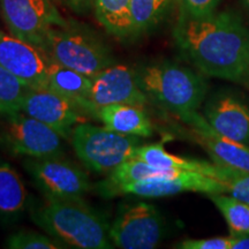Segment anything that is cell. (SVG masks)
I'll list each match as a JSON object with an SVG mask.
<instances>
[{
    "label": "cell",
    "instance_id": "e0dca14e",
    "mask_svg": "<svg viewBox=\"0 0 249 249\" xmlns=\"http://www.w3.org/2000/svg\"><path fill=\"white\" fill-rule=\"evenodd\" d=\"M97 119L107 128L124 135L149 138L154 132L150 118L142 105H108L98 111Z\"/></svg>",
    "mask_w": 249,
    "mask_h": 249
},
{
    "label": "cell",
    "instance_id": "ba28073f",
    "mask_svg": "<svg viewBox=\"0 0 249 249\" xmlns=\"http://www.w3.org/2000/svg\"><path fill=\"white\" fill-rule=\"evenodd\" d=\"M0 11L12 35L40 49L51 28L68 26L52 0H0Z\"/></svg>",
    "mask_w": 249,
    "mask_h": 249
},
{
    "label": "cell",
    "instance_id": "9c48e42d",
    "mask_svg": "<svg viewBox=\"0 0 249 249\" xmlns=\"http://www.w3.org/2000/svg\"><path fill=\"white\" fill-rule=\"evenodd\" d=\"M24 166L44 196L79 200L91 188L88 174L61 156L30 158Z\"/></svg>",
    "mask_w": 249,
    "mask_h": 249
},
{
    "label": "cell",
    "instance_id": "ac0fdd59",
    "mask_svg": "<svg viewBox=\"0 0 249 249\" xmlns=\"http://www.w3.org/2000/svg\"><path fill=\"white\" fill-rule=\"evenodd\" d=\"M135 157L156 167L197 172L220 180L219 165L172 155L165 150L164 144L161 142L155 143V144H141L136 150Z\"/></svg>",
    "mask_w": 249,
    "mask_h": 249
},
{
    "label": "cell",
    "instance_id": "7c38bea8",
    "mask_svg": "<svg viewBox=\"0 0 249 249\" xmlns=\"http://www.w3.org/2000/svg\"><path fill=\"white\" fill-rule=\"evenodd\" d=\"M20 111L48 124L64 140H70L76 124L87 121L86 113L76 105L44 88L28 89Z\"/></svg>",
    "mask_w": 249,
    "mask_h": 249
},
{
    "label": "cell",
    "instance_id": "cb8c5ba5",
    "mask_svg": "<svg viewBox=\"0 0 249 249\" xmlns=\"http://www.w3.org/2000/svg\"><path fill=\"white\" fill-rule=\"evenodd\" d=\"M11 249H60L66 248L55 239L34 231H20L12 234L6 241Z\"/></svg>",
    "mask_w": 249,
    "mask_h": 249
},
{
    "label": "cell",
    "instance_id": "6da1fadb",
    "mask_svg": "<svg viewBox=\"0 0 249 249\" xmlns=\"http://www.w3.org/2000/svg\"><path fill=\"white\" fill-rule=\"evenodd\" d=\"M174 38L201 74L249 87V29L235 13L193 18L180 12Z\"/></svg>",
    "mask_w": 249,
    "mask_h": 249
},
{
    "label": "cell",
    "instance_id": "83f0119b",
    "mask_svg": "<svg viewBox=\"0 0 249 249\" xmlns=\"http://www.w3.org/2000/svg\"><path fill=\"white\" fill-rule=\"evenodd\" d=\"M58 1H60L62 5L67 6L68 8L73 9L77 13H82L91 6L93 0H58Z\"/></svg>",
    "mask_w": 249,
    "mask_h": 249
},
{
    "label": "cell",
    "instance_id": "4fadbf2b",
    "mask_svg": "<svg viewBox=\"0 0 249 249\" xmlns=\"http://www.w3.org/2000/svg\"><path fill=\"white\" fill-rule=\"evenodd\" d=\"M52 59L43 49L0 30V65L29 88H43Z\"/></svg>",
    "mask_w": 249,
    "mask_h": 249
},
{
    "label": "cell",
    "instance_id": "7a4b0ae2",
    "mask_svg": "<svg viewBox=\"0 0 249 249\" xmlns=\"http://www.w3.org/2000/svg\"><path fill=\"white\" fill-rule=\"evenodd\" d=\"M31 218L52 238L79 249H110V224L89 205L79 200L44 196L31 208Z\"/></svg>",
    "mask_w": 249,
    "mask_h": 249
},
{
    "label": "cell",
    "instance_id": "d4e9b609",
    "mask_svg": "<svg viewBox=\"0 0 249 249\" xmlns=\"http://www.w3.org/2000/svg\"><path fill=\"white\" fill-rule=\"evenodd\" d=\"M220 180L227 185V194L249 204V173L220 166Z\"/></svg>",
    "mask_w": 249,
    "mask_h": 249
},
{
    "label": "cell",
    "instance_id": "7402d4cb",
    "mask_svg": "<svg viewBox=\"0 0 249 249\" xmlns=\"http://www.w3.org/2000/svg\"><path fill=\"white\" fill-rule=\"evenodd\" d=\"M28 89L23 81L0 65V114L20 111Z\"/></svg>",
    "mask_w": 249,
    "mask_h": 249
},
{
    "label": "cell",
    "instance_id": "f546056e",
    "mask_svg": "<svg viewBox=\"0 0 249 249\" xmlns=\"http://www.w3.org/2000/svg\"><path fill=\"white\" fill-rule=\"evenodd\" d=\"M242 4H244V6L246 7V9L249 12V0H241Z\"/></svg>",
    "mask_w": 249,
    "mask_h": 249
},
{
    "label": "cell",
    "instance_id": "9a60e30c",
    "mask_svg": "<svg viewBox=\"0 0 249 249\" xmlns=\"http://www.w3.org/2000/svg\"><path fill=\"white\" fill-rule=\"evenodd\" d=\"M203 117L226 138L249 145V107L231 92H218L205 104Z\"/></svg>",
    "mask_w": 249,
    "mask_h": 249
},
{
    "label": "cell",
    "instance_id": "44dd1931",
    "mask_svg": "<svg viewBox=\"0 0 249 249\" xmlns=\"http://www.w3.org/2000/svg\"><path fill=\"white\" fill-rule=\"evenodd\" d=\"M211 202L225 218L231 235L238 236L249 233V204L227 193L209 194Z\"/></svg>",
    "mask_w": 249,
    "mask_h": 249
},
{
    "label": "cell",
    "instance_id": "484cf974",
    "mask_svg": "<svg viewBox=\"0 0 249 249\" xmlns=\"http://www.w3.org/2000/svg\"><path fill=\"white\" fill-rule=\"evenodd\" d=\"M233 236H214L209 239H187L176 246L181 249H232Z\"/></svg>",
    "mask_w": 249,
    "mask_h": 249
},
{
    "label": "cell",
    "instance_id": "f1b7e54d",
    "mask_svg": "<svg viewBox=\"0 0 249 249\" xmlns=\"http://www.w3.org/2000/svg\"><path fill=\"white\" fill-rule=\"evenodd\" d=\"M232 249H249V233L244 235L233 236Z\"/></svg>",
    "mask_w": 249,
    "mask_h": 249
},
{
    "label": "cell",
    "instance_id": "2e32d148",
    "mask_svg": "<svg viewBox=\"0 0 249 249\" xmlns=\"http://www.w3.org/2000/svg\"><path fill=\"white\" fill-rule=\"evenodd\" d=\"M43 88L58 93L76 105L86 114L92 116L89 103L91 77L52 60Z\"/></svg>",
    "mask_w": 249,
    "mask_h": 249
},
{
    "label": "cell",
    "instance_id": "5b68a950",
    "mask_svg": "<svg viewBox=\"0 0 249 249\" xmlns=\"http://www.w3.org/2000/svg\"><path fill=\"white\" fill-rule=\"evenodd\" d=\"M42 49L57 64L89 77L114 64L110 49L97 36L70 23L66 27L51 28Z\"/></svg>",
    "mask_w": 249,
    "mask_h": 249
},
{
    "label": "cell",
    "instance_id": "603a6c76",
    "mask_svg": "<svg viewBox=\"0 0 249 249\" xmlns=\"http://www.w3.org/2000/svg\"><path fill=\"white\" fill-rule=\"evenodd\" d=\"M170 0H130L134 34L154 27L160 20Z\"/></svg>",
    "mask_w": 249,
    "mask_h": 249
},
{
    "label": "cell",
    "instance_id": "30bf717a",
    "mask_svg": "<svg viewBox=\"0 0 249 249\" xmlns=\"http://www.w3.org/2000/svg\"><path fill=\"white\" fill-rule=\"evenodd\" d=\"M186 192L202 193L207 195L214 193H227V185L223 180L205 174L177 170L161 178L121 185L112 189L107 197H113L117 195H135L138 197L158 198Z\"/></svg>",
    "mask_w": 249,
    "mask_h": 249
},
{
    "label": "cell",
    "instance_id": "4316f807",
    "mask_svg": "<svg viewBox=\"0 0 249 249\" xmlns=\"http://www.w3.org/2000/svg\"><path fill=\"white\" fill-rule=\"evenodd\" d=\"M219 0H181V13L203 18L216 12Z\"/></svg>",
    "mask_w": 249,
    "mask_h": 249
},
{
    "label": "cell",
    "instance_id": "5bb4252c",
    "mask_svg": "<svg viewBox=\"0 0 249 249\" xmlns=\"http://www.w3.org/2000/svg\"><path fill=\"white\" fill-rule=\"evenodd\" d=\"M191 127L188 134L209 154L214 164L249 173V145L216 132L197 111L181 118Z\"/></svg>",
    "mask_w": 249,
    "mask_h": 249
},
{
    "label": "cell",
    "instance_id": "3957f363",
    "mask_svg": "<svg viewBox=\"0 0 249 249\" xmlns=\"http://www.w3.org/2000/svg\"><path fill=\"white\" fill-rule=\"evenodd\" d=\"M136 76L148 99L180 119L197 111L208 92L203 75L174 62L143 65Z\"/></svg>",
    "mask_w": 249,
    "mask_h": 249
},
{
    "label": "cell",
    "instance_id": "8fae6325",
    "mask_svg": "<svg viewBox=\"0 0 249 249\" xmlns=\"http://www.w3.org/2000/svg\"><path fill=\"white\" fill-rule=\"evenodd\" d=\"M148 97L139 85L136 70L127 65L112 64L91 77L89 103L92 117L101 108L114 104H136L144 107Z\"/></svg>",
    "mask_w": 249,
    "mask_h": 249
},
{
    "label": "cell",
    "instance_id": "ffe728a7",
    "mask_svg": "<svg viewBox=\"0 0 249 249\" xmlns=\"http://www.w3.org/2000/svg\"><path fill=\"white\" fill-rule=\"evenodd\" d=\"M28 200L24 183L11 165L0 163V214L14 217L24 209Z\"/></svg>",
    "mask_w": 249,
    "mask_h": 249
},
{
    "label": "cell",
    "instance_id": "8992f818",
    "mask_svg": "<svg viewBox=\"0 0 249 249\" xmlns=\"http://www.w3.org/2000/svg\"><path fill=\"white\" fill-rule=\"evenodd\" d=\"M0 116V139L13 155L30 158L62 155L64 138L48 124L21 111Z\"/></svg>",
    "mask_w": 249,
    "mask_h": 249
},
{
    "label": "cell",
    "instance_id": "277c9868",
    "mask_svg": "<svg viewBox=\"0 0 249 249\" xmlns=\"http://www.w3.org/2000/svg\"><path fill=\"white\" fill-rule=\"evenodd\" d=\"M70 141L79 160L97 174H108L135 157L141 138L124 135L105 126L81 123L74 127Z\"/></svg>",
    "mask_w": 249,
    "mask_h": 249
},
{
    "label": "cell",
    "instance_id": "52a82bcc",
    "mask_svg": "<svg viewBox=\"0 0 249 249\" xmlns=\"http://www.w3.org/2000/svg\"><path fill=\"white\" fill-rule=\"evenodd\" d=\"M165 223L154 204L136 202L120 208L110 225V238L121 249L156 248L164 236Z\"/></svg>",
    "mask_w": 249,
    "mask_h": 249
},
{
    "label": "cell",
    "instance_id": "d6986e66",
    "mask_svg": "<svg viewBox=\"0 0 249 249\" xmlns=\"http://www.w3.org/2000/svg\"><path fill=\"white\" fill-rule=\"evenodd\" d=\"M96 18L107 33L117 37L134 34L130 0H93Z\"/></svg>",
    "mask_w": 249,
    "mask_h": 249
}]
</instances>
